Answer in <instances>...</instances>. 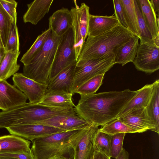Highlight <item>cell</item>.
I'll use <instances>...</instances> for the list:
<instances>
[{
	"mask_svg": "<svg viewBox=\"0 0 159 159\" xmlns=\"http://www.w3.org/2000/svg\"><path fill=\"white\" fill-rule=\"evenodd\" d=\"M137 92L128 89L80 95L75 109L77 115L91 124L102 126L117 119Z\"/></svg>",
	"mask_w": 159,
	"mask_h": 159,
	"instance_id": "cell-1",
	"label": "cell"
},
{
	"mask_svg": "<svg viewBox=\"0 0 159 159\" xmlns=\"http://www.w3.org/2000/svg\"><path fill=\"white\" fill-rule=\"evenodd\" d=\"M134 35L128 29L120 23L102 34L95 36H88L77 61L114 54L118 48L128 42Z\"/></svg>",
	"mask_w": 159,
	"mask_h": 159,
	"instance_id": "cell-2",
	"label": "cell"
},
{
	"mask_svg": "<svg viewBox=\"0 0 159 159\" xmlns=\"http://www.w3.org/2000/svg\"><path fill=\"white\" fill-rule=\"evenodd\" d=\"M86 129L57 133L32 140L31 150L34 159H48L69 153Z\"/></svg>",
	"mask_w": 159,
	"mask_h": 159,
	"instance_id": "cell-3",
	"label": "cell"
},
{
	"mask_svg": "<svg viewBox=\"0 0 159 159\" xmlns=\"http://www.w3.org/2000/svg\"><path fill=\"white\" fill-rule=\"evenodd\" d=\"M61 37L51 30L41 50L27 64L24 65L26 77L42 84H48L49 76Z\"/></svg>",
	"mask_w": 159,
	"mask_h": 159,
	"instance_id": "cell-4",
	"label": "cell"
},
{
	"mask_svg": "<svg viewBox=\"0 0 159 159\" xmlns=\"http://www.w3.org/2000/svg\"><path fill=\"white\" fill-rule=\"evenodd\" d=\"M76 114L75 108H55L26 102L17 107L14 117L18 124L23 125L35 124L56 116Z\"/></svg>",
	"mask_w": 159,
	"mask_h": 159,
	"instance_id": "cell-5",
	"label": "cell"
},
{
	"mask_svg": "<svg viewBox=\"0 0 159 159\" xmlns=\"http://www.w3.org/2000/svg\"><path fill=\"white\" fill-rule=\"evenodd\" d=\"M114 54H112L100 58L77 61L75 70L72 93L82 84L98 75L105 73L114 65Z\"/></svg>",
	"mask_w": 159,
	"mask_h": 159,
	"instance_id": "cell-6",
	"label": "cell"
},
{
	"mask_svg": "<svg viewBox=\"0 0 159 159\" xmlns=\"http://www.w3.org/2000/svg\"><path fill=\"white\" fill-rule=\"evenodd\" d=\"M73 31L72 28L61 37L50 72L49 81L67 66L76 64Z\"/></svg>",
	"mask_w": 159,
	"mask_h": 159,
	"instance_id": "cell-7",
	"label": "cell"
},
{
	"mask_svg": "<svg viewBox=\"0 0 159 159\" xmlns=\"http://www.w3.org/2000/svg\"><path fill=\"white\" fill-rule=\"evenodd\" d=\"M136 56L133 62L136 68L147 74L159 69V47L153 39L140 38Z\"/></svg>",
	"mask_w": 159,
	"mask_h": 159,
	"instance_id": "cell-8",
	"label": "cell"
},
{
	"mask_svg": "<svg viewBox=\"0 0 159 159\" xmlns=\"http://www.w3.org/2000/svg\"><path fill=\"white\" fill-rule=\"evenodd\" d=\"M89 7L84 3L80 7L76 5L70 10L72 18V26L74 37L76 58L77 61L85 40L88 34L90 16Z\"/></svg>",
	"mask_w": 159,
	"mask_h": 159,
	"instance_id": "cell-9",
	"label": "cell"
},
{
	"mask_svg": "<svg viewBox=\"0 0 159 159\" xmlns=\"http://www.w3.org/2000/svg\"><path fill=\"white\" fill-rule=\"evenodd\" d=\"M14 86L17 87L27 97L29 102L39 103L43 98L48 84L38 83L25 76L23 74L17 73L12 77Z\"/></svg>",
	"mask_w": 159,
	"mask_h": 159,
	"instance_id": "cell-10",
	"label": "cell"
},
{
	"mask_svg": "<svg viewBox=\"0 0 159 159\" xmlns=\"http://www.w3.org/2000/svg\"><path fill=\"white\" fill-rule=\"evenodd\" d=\"M6 129L11 134L31 141L38 138L66 131L52 126L34 124L16 125Z\"/></svg>",
	"mask_w": 159,
	"mask_h": 159,
	"instance_id": "cell-11",
	"label": "cell"
},
{
	"mask_svg": "<svg viewBox=\"0 0 159 159\" xmlns=\"http://www.w3.org/2000/svg\"><path fill=\"white\" fill-rule=\"evenodd\" d=\"M117 118L139 133L148 130L155 132V125L149 117L146 108L134 109Z\"/></svg>",
	"mask_w": 159,
	"mask_h": 159,
	"instance_id": "cell-12",
	"label": "cell"
},
{
	"mask_svg": "<svg viewBox=\"0 0 159 159\" xmlns=\"http://www.w3.org/2000/svg\"><path fill=\"white\" fill-rule=\"evenodd\" d=\"M27 98L6 80H0V109L6 111L26 102Z\"/></svg>",
	"mask_w": 159,
	"mask_h": 159,
	"instance_id": "cell-13",
	"label": "cell"
},
{
	"mask_svg": "<svg viewBox=\"0 0 159 159\" xmlns=\"http://www.w3.org/2000/svg\"><path fill=\"white\" fill-rule=\"evenodd\" d=\"M34 124L49 126L66 131L84 129L92 125L77 114L56 116Z\"/></svg>",
	"mask_w": 159,
	"mask_h": 159,
	"instance_id": "cell-14",
	"label": "cell"
},
{
	"mask_svg": "<svg viewBox=\"0 0 159 159\" xmlns=\"http://www.w3.org/2000/svg\"><path fill=\"white\" fill-rule=\"evenodd\" d=\"M76 65L67 66L50 80L46 91L72 93Z\"/></svg>",
	"mask_w": 159,
	"mask_h": 159,
	"instance_id": "cell-15",
	"label": "cell"
},
{
	"mask_svg": "<svg viewBox=\"0 0 159 159\" xmlns=\"http://www.w3.org/2000/svg\"><path fill=\"white\" fill-rule=\"evenodd\" d=\"M98 129V126L92 125L85 129L73 149V159H90L91 158L94 151L92 139L94 133Z\"/></svg>",
	"mask_w": 159,
	"mask_h": 159,
	"instance_id": "cell-16",
	"label": "cell"
},
{
	"mask_svg": "<svg viewBox=\"0 0 159 159\" xmlns=\"http://www.w3.org/2000/svg\"><path fill=\"white\" fill-rule=\"evenodd\" d=\"M70 11L63 7L54 12L49 19V28L57 36L61 37L72 28Z\"/></svg>",
	"mask_w": 159,
	"mask_h": 159,
	"instance_id": "cell-17",
	"label": "cell"
},
{
	"mask_svg": "<svg viewBox=\"0 0 159 159\" xmlns=\"http://www.w3.org/2000/svg\"><path fill=\"white\" fill-rule=\"evenodd\" d=\"M28 140L14 135L0 137V154L25 153L32 154Z\"/></svg>",
	"mask_w": 159,
	"mask_h": 159,
	"instance_id": "cell-18",
	"label": "cell"
},
{
	"mask_svg": "<svg viewBox=\"0 0 159 159\" xmlns=\"http://www.w3.org/2000/svg\"><path fill=\"white\" fill-rule=\"evenodd\" d=\"M53 1V0H35L27 4V10L23 17L24 22L37 25L48 12Z\"/></svg>",
	"mask_w": 159,
	"mask_h": 159,
	"instance_id": "cell-19",
	"label": "cell"
},
{
	"mask_svg": "<svg viewBox=\"0 0 159 159\" xmlns=\"http://www.w3.org/2000/svg\"><path fill=\"white\" fill-rule=\"evenodd\" d=\"M119 23L115 16H102L90 14L88 36H95L102 34L115 27Z\"/></svg>",
	"mask_w": 159,
	"mask_h": 159,
	"instance_id": "cell-20",
	"label": "cell"
},
{
	"mask_svg": "<svg viewBox=\"0 0 159 159\" xmlns=\"http://www.w3.org/2000/svg\"><path fill=\"white\" fill-rule=\"evenodd\" d=\"M139 39V37L134 35L128 42L116 49L114 53L115 64L123 66L129 62H133L136 55Z\"/></svg>",
	"mask_w": 159,
	"mask_h": 159,
	"instance_id": "cell-21",
	"label": "cell"
},
{
	"mask_svg": "<svg viewBox=\"0 0 159 159\" xmlns=\"http://www.w3.org/2000/svg\"><path fill=\"white\" fill-rule=\"evenodd\" d=\"M71 93L46 91L39 104L55 108H74L75 105L72 100Z\"/></svg>",
	"mask_w": 159,
	"mask_h": 159,
	"instance_id": "cell-22",
	"label": "cell"
},
{
	"mask_svg": "<svg viewBox=\"0 0 159 159\" xmlns=\"http://www.w3.org/2000/svg\"><path fill=\"white\" fill-rule=\"evenodd\" d=\"M153 88L152 83L146 84L137 90L136 94L124 108L118 117L134 109L146 108L150 99Z\"/></svg>",
	"mask_w": 159,
	"mask_h": 159,
	"instance_id": "cell-23",
	"label": "cell"
},
{
	"mask_svg": "<svg viewBox=\"0 0 159 159\" xmlns=\"http://www.w3.org/2000/svg\"><path fill=\"white\" fill-rule=\"evenodd\" d=\"M20 53V51L6 52L0 65V80H6L19 70L17 60Z\"/></svg>",
	"mask_w": 159,
	"mask_h": 159,
	"instance_id": "cell-24",
	"label": "cell"
},
{
	"mask_svg": "<svg viewBox=\"0 0 159 159\" xmlns=\"http://www.w3.org/2000/svg\"><path fill=\"white\" fill-rule=\"evenodd\" d=\"M143 16L151 33L153 39L159 34L157 17L149 0H136Z\"/></svg>",
	"mask_w": 159,
	"mask_h": 159,
	"instance_id": "cell-25",
	"label": "cell"
},
{
	"mask_svg": "<svg viewBox=\"0 0 159 159\" xmlns=\"http://www.w3.org/2000/svg\"><path fill=\"white\" fill-rule=\"evenodd\" d=\"M153 84V88L152 95L146 108L149 117L155 125V132L159 134V80H156Z\"/></svg>",
	"mask_w": 159,
	"mask_h": 159,
	"instance_id": "cell-26",
	"label": "cell"
},
{
	"mask_svg": "<svg viewBox=\"0 0 159 159\" xmlns=\"http://www.w3.org/2000/svg\"><path fill=\"white\" fill-rule=\"evenodd\" d=\"M125 11L128 29L139 37V30L134 0H121Z\"/></svg>",
	"mask_w": 159,
	"mask_h": 159,
	"instance_id": "cell-27",
	"label": "cell"
},
{
	"mask_svg": "<svg viewBox=\"0 0 159 159\" xmlns=\"http://www.w3.org/2000/svg\"><path fill=\"white\" fill-rule=\"evenodd\" d=\"M111 136L98 129L94 133L92 139L93 150L110 157V143Z\"/></svg>",
	"mask_w": 159,
	"mask_h": 159,
	"instance_id": "cell-28",
	"label": "cell"
},
{
	"mask_svg": "<svg viewBox=\"0 0 159 159\" xmlns=\"http://www.w3.org/2000/svg\"><path fill=\"white\" fill-rule=\"evenodd\" d=\"M51 31V29L48 28L38 36L33 44L23 55L20 60L24 65L27 64L41 50Z\"/></svg>",
	"mask_w": 159,
	"mask_h": 159,
	"instance_id": "cell-29",
	"label": "cell"
},
{
	"mask_svg": "<svg viewBox=\"0 0 159 159\" xmlns=\"http://www.w3.org/2000/svg\"><path fill=\"white\" fill-rule=\"evenodd\" d=\"M100 130L111 135L120 133H139L136 129L130 127L118 118L102 126Z\"/></svg>",
	"mask_w": 159,
	"mask_h": 159,
	"instance_id": "cell-30",
	"label": "cell"
},
{
	"mask_svg": "<svg viewBox=\"0 0 159 159\" xmlns=\"http://www.w3.org/2000/svg\"><path fill=\"white\" fill-rule=\"evenodd\" d=\"M105 74L98 75L89 79L80 86L75 93L80 95L95 94L102 84Z\"/></svg>",
	"mask_w": 159,
	"mask_h": 159,
	"instance_id": "cell-31",
	"label": "cell"
},
{
	"mask_svg": "<svg viewBox=\"0 0 159 159\" xmlns=\"http://www.w3.org/2000/svg\"><path fill=\"white\" fill-rule=\"evenodd\" d=\"M14 22L0 3V32L4 47L5 48L10 31Z\"/></svg>",
	"mask_w": 159,
	"mask_h": 159,
	"instance_id": "cell-32",
	"label": "cell"
},
{
	"mask_svg": "<svg viewBox=\"0 0 159 159\" xmlns=\"http://www.w3.org/2000/svg\"><path fill=\"white\" fill-rule=\"evenodd\" d=\"M16 23L14 21L12 25L5 48L6 52L19 51V36Z\"/></svg>",
	"mask_w": 159,
	"mask_h": 159,
	"instance_id": "cell-33",
	"label": "cell"
},
{
	"mask_svg": "<svg viewBox=\"0 0 159 159\" xmlns=\"http://www.w3.org/2000/svg\"><path fill=\"white\" fill-rule=\"evenodd\" d=\"M125 134L122 133L112 135L110 143V157L116 158L121 151Z\"/></svg>",
	"mask_w": 159,
	"mask_h": 159,
	"instance_id": "cell-34",
	"label": "cell"
},
{
	"mask_svg": "<svg viewBox=\"0 0 159 159\" xmlns=\"http://www.w3.org/2000/svg\"><path fill=\"white\" fill-rule=\"evenodd\" d=\"M139 30V39H153L151 33L143 16L136 0H134Z\"/></svg>",
	"mask_w": 159,
	"mask_h": 159,
	"instance_id": "cell-35",
	"label": "cell"
},
{
	"mask_svg": "<svg viewBox=\"0 0 159 159\" xmlns=\"http://www.w3.org/2000/svg\"><path fill=\"white\" fill-rule=\"evenodd\" d=\"M115 16L120 23L124 27L128 29L125 11L121 0L113 1Z\"/></svg>",
	"mask_w": 159,
	"mask_h": 159,
	"instance_id": "cell-36",
	"label": "cell"
},
{
	"mask_svg": "<svg viewBox=\"0 0 159 159\" xmlns=\"http://www.w3.org/2000/svg\"><path fill=\"white\" fill-rule=\"evenodd\" d=\"M0 3L14 21L17 22L16 9L18 3L14 0H0Z\"/></svg>",
	"mask_w": 159,
	"mask_h": 159,
	"instance_id": "cell-37",
	"label": "cell"
},
{
	"mask_svg": "<svg viewBox=\"0 0 159 159\" xmlns=\"http://www.w3.org/2000/svg\"><path fill=\"white\" fill-rule=\"evenodd\" d=\"M0 157H7L19 159H34L32 155L25 153L0 154Z\"/></svg>",
	"mask_w": 159,
	"mask_h": 159,
	"instance_id": "cell-38",
	"label": "cell"
},
{
	"mask_svg": "<svg viewBox=\"0 0 159 159\" xmlns=\"http://www.w3.org/2000/svg\"><path fill=\"white\" fill-rule=\"evenodd\" d=\"M92 159H111V158L102 153L94 151Z\"/></svg>",
	"mask_w": 159,
	"mask_h": 159,
	"instance_id": "cell-39",
	"label": "cell"
},
{
	"mask_svg": "<svg viewBox=\"0 0 159 159\" xmlns=\"http://www.w3.org/2000/svg\"><path fill=\"white\" fill-rule=\"evenodd\" d=\"M129 154L125 148H123L121 151L115 159H129Z\"/></svg>",
	"mask_w": 159,
	"mask_h": 159,
	"instance_id": "cell-40",
	"label": "cell"
},
{
	"mask_svg": "<svg viewBox=\"0 0 159 159\" xmlns=\"http://www.w3.org/2000/svg\"><path fill=\"white\" fill-rule=\"evenodd\" d=\"M150 1L156 14L157 12L159 14V0H151Z\"/></svg>",
	"mask_w": 159,
	"mask_h": 159,
	"instance_id": "cell-41",
	"label": "cell"
},
{
	"mask_svg": "<svg viewBox=\"0 0 159 159\" xmlns=\"http://www.w3.org/2000/svg\"><path fill=\"white\" fill-rule=\"evenodd\" d=\"M6 51L3 47L0 46V65L5 55Z\"/></svg>",
	"mask_w": 159,
	"mask_h": 159,
	"instance_id": "cell-42",
	"label": "cell"
},
{
	"mask_svg": "<svg viewBox=\"0 0 159 159\" xmlns=\"http://www.w3.org/2000/svg\"><path fill=\"white\" fill-rule=\"evenodd\" d=\"M48 159H69L64 156L56 155Z\"/></svg>",
	"mask_w": 159,
	"mask_h": 159,
	"instance_id": "cell-43",
	"label": "cell"
},
{
	"mask_svg": "<svg viewBox=\"0 0 159 159\" xmlns=\"http://www.w3.org/2000/svg\"><path fill=\"white\" fill-rule=\"evenodd\" d=\"M159 34L153 39L154 44L157 46L159 47Z\"/></svg>",
	"mask_w": 159,
	"mask_h": 159,
	"instance_id": "cell-44",
	"label": "cell"
},
{
	"mask_svg": "<svg viewBox=\"0 0 159 159\" xmlns=\"http://www.w3.org/2000/svg\"><path fill=\"white\" fill-rule=\"evenodd\" d=\"M0 159H19L10 157H0Z\"/></svg>",
	"mask_w": 159,
	"mask_h": 159,
	"instance_id": "cell-45",
	"label": "cell"
},
{
	"mask_svg": "<svg viewBox=\"0 0 159 159\" xmlns=\"http://www.w3.org/2000/svg\"><path fill=\"white\" fill-rule=\"evenodd\" d=\"M0 46L4 47L3 46V43H2V41L0 32Z\"/></svg>",
	"mask_w": 159,
	"mask_h": 159,
	"instance_id": "cell-46",
	"label": "cell"
},
{
	"mask_svg": "<svg viewBox=\"0 0 159 159\" xmlns=\"http://www.w3.org/2000/svg\"><path fill=\"white\" fill-rule=\"evenodd\" d=\"M92 157H91V158L90 159H92Z\"/></svg>",
	"mask_w": 159,
	"mask_h": 159,
	"instance_id": "cell-47",
	"label": "cell"
}]
</instances>
